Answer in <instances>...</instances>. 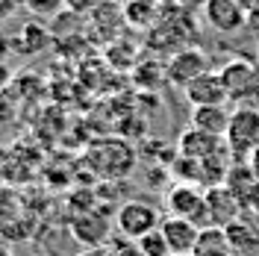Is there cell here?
<instances>
[{
  "label": "cell",
  "instance_id": "1",
  "mask_svg": "<svg viewBox=\"0 0 259 256\" xmlns=\"http://www.w3.org/2000/svg\"><path fill=\"white\" fill-rule=\"evenodd\" d=\"M85 168H92L100 180L118 183L136 168V147L124 139H100L85 150Z\"/></svg>",
  "mask_w": 259,
  "mask_h": 256
},
{
  "label": "cell",
  "instance_id": "2",
  "mask_svg": "<svg viewBox=\"0 0 259 256\" xmlns=\"http://www.w3.org/2000/svg\"><path fill=\"white\" fill-rule=\"evenodd\" d=\"M227 150L233 162H247L259 147V106H236L227 127Z\"/></svg>",
  "mask_w": 259,
  "mask_h": 256
},
{
  "label": "cell",
  "instance_id": "3",
  "mask_svg": "<svg viewBox=\"0 0 259 256\" xmlns=\"http://www.w3.org/2000/svg\"><path fill=\"white\" fill-rule=\"evenodd\" d=\"M162 218L165 215H159V209L150 200H127L115 212V230H118V236H127V239L139 241L142 236L159 230Z\"/></svg>",
  "mask_w": 259,
  "mask_h": 256
},
{
  "label": "cell",
  "instance_id": "4",
  "mask_svg": "<svg viewBox=\"0 0 259 256\" xmlns=\"http://www.w3.org/2000/svg\"><path fill=\"white\" fill-rule=\"evenodd\" d=\"M165 215L186 218L200 227H209V212H206V192L192 183H177L165 194Z\"/></svg>",
  "mask_w": 259,
  "mask_h": 256
},
{
  "label": "cell",
  "instance_id": "5",
  "mask_svg": "<svg viewBox=\"0 0 259 256\" xmlns=\"http://www.w3.org/2000/svg\"><path fill=\"white\" fill-rule=\"evenodd\" d=\"M221 80L227 86L230 100H236L239 106H259L256 92H259V68L247 59H230L221 68Z\"/></svg>",
  "mask_w": 259,
  "mask_h": 256
},
{
  "label": "cell",
  "instance_id": "6",
  "mask_svg": "<svg viewBox=\"0 0 259 256\" xmlns=\"http://www.w3.org/2000/svg\"><path fill=\"white\" fill-rule=\"evenodd\" d=\"M177 150H180V156H189L194 162H209L215 156L230 153L227 150V142L221 136H212V133H203V130H194V127H189L186 133H180Z\"/></svg>",
  "mask_w": 259,
  "mask_h": 256
},
{
  "label": "cell",
  "instance_id": "7",
  "mask_svg": "<svg viewBox=\"0 0 259 256\" xmlns=\"http://www.w3.org/2000/svg\"><path fill=\"white\" fill-rule=\"evenodd\" d=\"M206 71H209V59H206V53H200V50H194V48L177 50V53L171 56L168 68H165L168 80L174 82L177 89H186L189 82L197 80V77L206 74Z\"/></svg>",
  "mask_w": 259,
  "mask_h": 256
},
{
  "label": "cell",
  "instance_id": "8",
  "mask_svg": "<svg viewBox=\"0 0 259 256\" xmlns=\"http://www.w3.org/2000/svg\"><path fill=\"white\" fill-rule=\"evenodd\" d=\"M206 192V212H209V227H230L233 221H239L242 218V203H239V197L230 192L227 186H209V189H203Z\"/></svg>",
  "mask_w": 259,
  "mask_h": 256
},
{
  "label": "cell",
  "instance_id": "9",
  "mask_svg": "<svg viewBox=\"0 0 259 256\" xmlns=\"http://www.w3.org/2000/svg\"><path fill=\"white\" fill-rule=\"evenodd\" d=\"M183 95L189 97L192 106H227V100H230L224 80H221V74H215V71H206V74H200L197 80H192L183 89Z\"/></svg>",
  "mask_w": 259,
  "mask_h": 256
},
{
  "label": "cell",
  "instance_id": "10",
  "mask_svg": "<svg viewBox=\"0 0 259 256\" xmlns=\"http://www.w3.org/2000/svg\"><path fill=\"white\" fill-rule=\"evenodd\" d=\"M162 236L171 247V256L174 253H194V244L200 239V227L194 221H186V218H174V215H165L162 218Z\"/></svg>",
  "mask_w": 259,
  "mask_h": 256
},
{
  "label": "cell",
  "instance_id": "11",
  "mask_svg": "<svg viewBox=\"0 0 259 256\" xmlns=\"http://www.w3.org/2000/svg\"><path fill=\"white\" fill-rule=\"evenodd\" d=\"M203 15L218 32H239L244 27V6L239 0H206Z\"/></svg>",
  "mask_w": 259,
  "mask_h": 256
},
{
  "label": "cell",
  "instance_id": "12",
  "mask_svg": "<svg viewBox=\"0 0 259 256\" xmlns=\"http://www.w3.org/2000/svg\"><path fill=\"white\" fill-rule=\"evenodd\" d=\"M74 236L85 247H106V241L112 239V224L100 212H82L74 221Z\"/></svg>",
  "mask_w": 259,
  "mask_h": 256
},
{
  "label": "cell",
  "instance_id": "13",
  "mask_svg": "<svg viewBox=\"0 0 259 256\" xmlns=\"http://www.w3.org/2000/svg\"><path fill=\"white\" fill-rule=\"evenodd\" d=\"M230 118L233 112L227 106H194L192 118H189V127L203 130V133H212V136H227V127H230Z\"/></svg>",
  "mask_w": 259,
  "mask_h": 256
},
{
  "label": "cell",
  "instance_id": "14",
  "mask_svg": "<svg viewBox=\"0 0 259 256\" xmlns=\"http://www.w3.org/2000/svg\"><path fill=\"white\" fill-rule=\"evenodd\" d=\"M256 183L259 180L253 177V171H250L247 162H233L230 171H227V180H224V186L239 197L242 209H247V200H250V194H253V189H256Z\"/></svg>",
  "mask_w": 259,
  "mask_h": 256
},
{
  "label": "cell",
  "instance_id": "15",
  "mask_svg": "<svg viewBox=\"0 0 259 256\" xmlns=\"http://www.w3.org/2000/svg\"><path fill=\"white\" fill-rule=\"evenodd\" d=\"M194 256H236V253H233V244H230L221 227H203L200 239L194 244Z\"/></svg>",
  "mask_w": 259,
  "mask_h": 256
},
{
  "label": "cell",
  "instance_id": "16",
  "mask_svg": "<svg viewBox=\"0 0 259 256\" xmlns=\"http://www.w3.org/2000/svg\"><path fill=\"white\" fill-rule=\"evenodd\" d=\"M50 38H53V35H50L38 21H30L27 27H21V32L12 38V45H15V50H21V53H38L45 45H50Z\"/></svg>",
  "mask_w": 259,
  "mask_h": 256
},
{
  "label": "cell",
  "instance_id": "17",
  "mask_svg": "<svg viewBox=\"0 0 259 256\" xmlns=\"http://www.w3.org/2000/svg\"><path fill=\"white\" fill-rule=\"evenodd\" d=\"M136 244H139V253L142 256H171V247H168V241L162 236V230H153V233L142 236Z\"/></svg>",
  "mask_w": 259,
  "mask_h": 256
},
{
  "label": "cell",
  "instance_id": "18",
  "mask_svg": "<svg viewBox=\"0 0 259 256\" xmlns=\"http://www.w3.org/2000/svg\"><path fill=\"white\" fill-rule=\"evenodd\" d=\"M18 6L32 12L35 18H53L65 9V0H18Z\"/></svg>",
  "mask_w": 259,
  "mask_h": 256
},
{
  "label": "cell",
  "instance_id": "19",
  "mask_svg": "<svg viewBox=\"0 0 259 256\" xmlns=\"http://www.w3.org/2000/svg\"><path fill=\"white\" fill-rule=\"evenodd\" d=\"M103 253L106 256H142L139 253V244L133 239H127V236H112V239L106 241Z\"/></svg>",
  "mask_w": 259,
  "mask_h": 256
},
{
  "label": "cell",
  "instance_id": "20",
  "mask_svg": "<svg viewBox=\"0 0 259 256\" xmlns=\"http://www.w3.org/2000/svg\"><path fill=\"white\" fill-rule=\"evenodd\" d=\"M100 6V0H65V9L71 12H92Z\"/></svg>",
  "mask_w": 259,
  "mask_h": 256
},
{
  "label": "cell",
  "instance_id": "21",
  "mask_svg": "<svg viewBox=\"0 0 259 256\" xmlns=\"http://www.w3.org/2000/svg\"><path fill=\"white\" fill-rule=\"evenodd\" d=\"M18 9H21V6H18V0H0V24H3V21H9Z\"/></svg>",
  "mask_w": 259,
  "mask_h": 256
},
{
  "label": "cell",
  "instance_id": "22",
  "mask_svg": "<svg viewBox=\"0 0 259 256\" xmlns=\"http://www.w3.org/2000/svg\"><path fill=\"white\" fill-rule=\"evenodd\" d=\"M247 215H253V221L259 224V183L256 189H253V194H250V200H247V209H244Z\"/></svg>",
  "mask_w": 259,
  "mask_h": 256
},
{
  "label": "cell",
  "instance_id": "23",
  "mask_svg": "<svg viewBox=\"0 0 259 256\" xmlns=\"http://www.w3.org/2000/svg\"><path fill=\"white\" fill-rule=\"evenodd\" d=\"M247 165H250V171H253V177L259 180V147L250 153V159H247Z\"/></svg>",
  "mask_w": 259,
  "mask_h": 256
},
{
  "label": "cell",
  "instance_id": "24",
  "mask_svg": "<svg viewBox=\"0 0 259 256\" xmlns=\"http://www.w3.org/2000/svg\"><path fill=\"white\" fill-rule=\"evenodd\" d=\"M6 82H9V68H6L3 62H0V89H3Z\"/></svg>",
  "mask_w": 259,
  "mask_h": 256
},
{
  "label": "cell",
  "instance_id": "25",
  "mask_svg": "<svg viewBox=\"0 0 259 256\" xmlns=\"http://www.w3.org/2000/svg\"><path fill=\"white\" fill-rule=\"evenodd\" d=\"M80 256H106V253H103V247H89V250L80 253Z\"/></svg>",
  "mask_w": 259,
  "mask_h": 256
},
{
  "label": "cell",
  "instance_id": "26",
  "mask_svg": "<svg viewBox=\"0 0 259 256\" xmlns=\"http://www.w3.org/2000/svg\"><path fill=\"white\" fill-rule=\"evenodd\" d=\"M0 256H9V250H6V247H0Z\"/></svg>",
  "mask_w": 259,
  "mask_h": 256
},
{
  "label": "cell",
  "instance_id": "27",
  "mask_svg": "<svg viewBox=\"0 0 259 256\" xmlns=\"http://www.w3.org/2000/svg\"><path fill=\"white\" fill-rule=\"evenodd\" d=\"M174 256H194V253H174Z\"/></svg>",
  "mask_w": 259,
  "mask_h": 256
}]
</instances>
